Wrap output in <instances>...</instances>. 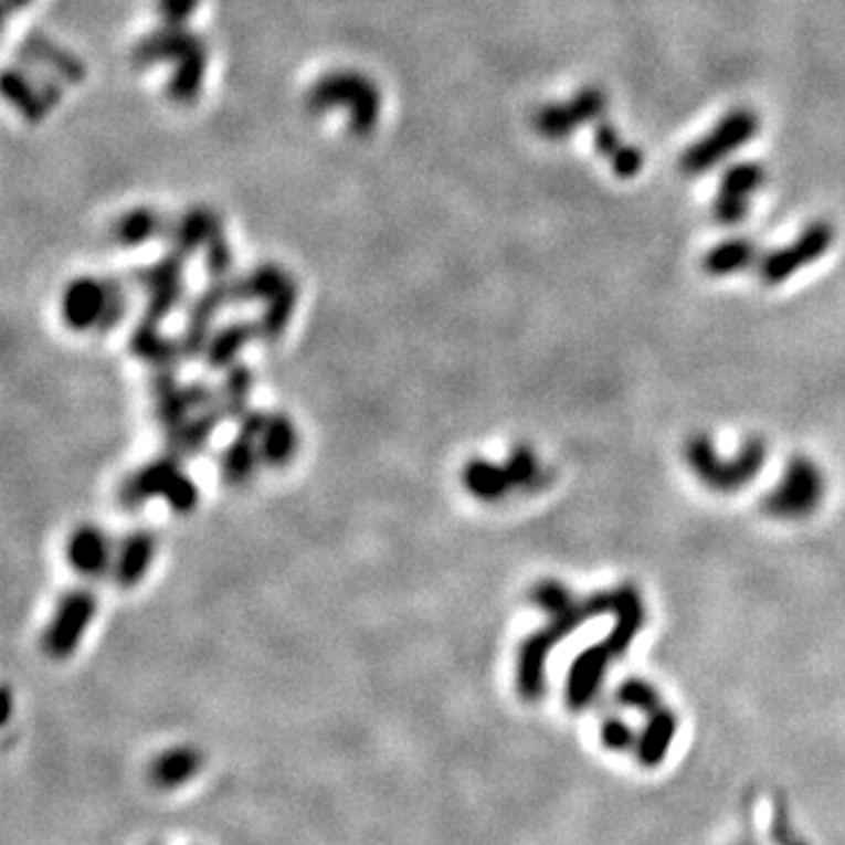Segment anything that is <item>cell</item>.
Listing matches in <instances>:
<instances>
[{
    "label": "cell",
    "instance_id": "obj_14",
    "mask_svg": "<svg viewBox=\"0 0 845 845\" xmlns=\"http://www.w3.org/2000/svg\"><path fill=\"white\" fill-rule=\"evenodd\" d=\"M757 256H759V252L754 247V242H749L744 237H732V240L717 244L714 250H709L703 266L709 275L723 277V275H732V273H740V271H747L749 266H754Z\"/></svg>",
    "mask_w": 845,
    "mask_h": 845
},
{
    "label": "cell",
    "instance_id": "obj_2",
    "mask_svg": "<svg viewBox=\"0 0 845 845\" xmlns=\"http://www.w3.org/2000/svg\"><path fill=\"white\" fill-rule=\"evenodd\" d=\"M615 615L613 630L601 644L590 646L578 655V661L571 665L569 682H567V703L571 709L588 707L604 684L609 667L620 655L632 646L634 636L644 627V601L642 594L632 585H623L613 590V609Z\"/></svg>",
    "mask_w": 845,
    "mask_h": 845
},
{
    "label": "cell",
    "instance_id": "obj_6",
    "mask_svg": "<svg viewBox=\"0 0 845 845\" xmlns=\"http://www.w3.org/2000/svg\"><path fill=\"white\" fill-rule=\"evenodd\" d=\"M832 242V223L815 221L807 225L794 242H789L784 247L763 256V261L759 263V275L765 285H782L784 279L796 275L801 268L811 266V263L830 252Z\"/></svg>",
    "mask_w": 845,
    "mask_h": 845
},
{
    "label": "cell",
    "instance_id": "obj_17",
    "mask_svg": "<svg viewBox=\"0 0 845 845\" xmlns=\"http://www.w3.org/2000/svg\"><path fill=\"white\" fill-rule=\"evenodd\" d=\"M296 435L287 421H273L263 432V456L271 463H285L294 454Z\"/></svg>",
    "mask_w": 845,
    "mask_h": 845
},
{
    "label": "cell",
    "instance_id": "obj_8",
    "mask_svg": "<svg viewBox=\"0 0 845 845\" xmlns=\"http://www.w3.org/2000/svg\"><path fill=\"white\" fill-rule=\"evenodd\" d=\"M765 172L759 162H740L726 169L714 198V219L723 225L740 223L749 212V200L763 186Z\"/></svg>",
    "mask_w": 845,
    "mask_h": 845
},
{
    "label": "cell",
    "instance_id": "obj_19",
    "mask_svg": "<svg viewBox=\"0 0 845 845\" xmlns=\"http://www.w3.org/2000/svg\"><path fill=\"white\" fill-rule=\"evenodd\" d=\"M601 742H604L606 749L625 751L627 747L636 744V738H634L632 728L625 721L609 719L604 726H601Z\"/></svg>",
    "mask_w": 845,
    "mask_h": 845
},
{
    "label": "cell",
    "instance_id": "obj_10",
    "mask_svg": "<svg viewBox=\"0 0 845 845\" xmlns=\"http://www.w3.org/2000/svg\"><path fill=\"white\" fill-rule=\"evenodd\" d=\"M92 611L94 604L87 594H73L64 601L60 617L54 620V625L47 632V646L54 655H64L78 644Z\"/></svg>",
    "mask_w": 845,
    "mask_h": 845
},
{
    "label": "cell",
    "instance_id": "obj_9",
    "mask_svg": "<svg viewBox=\"0 0 845 845\" xmlns=\"http://www.w3.org/2000/svg\"><path fill=\"white\" fill-rule=\"evenodd\" d=\"M606 94L599 87H582L575 92V97L567 104H554L540 110L538 129L548 139L571 137L580 125H588L604 116L606 110Z\"/></svg>",
    "mask_w": 845,
    "mask_h": 845
},
{
    "label": "cell",
    "instance_id": "obj_7",
    "mask_svg": "<svg viewBox=\"0 0 845 845\" xmlns=\"http://www.w3.org/2000/svg\"><path fill=\"white\" fill-rule=\"evenodd\" d=\"M465 486L473 492L477 498L484 500H496L505 496L510 488H526L540 482V467L536 456L529 448H519L515 451V456L510 463L498 467V465H488L482 461L469 463L465 467Z\"/></svg>",
    "mask_w": 845,
    "mask_h": 845
},
{
    "label": "cell",
    "instance_id": "obj_15",
    "mask_svg": "<svg viewBox=\"0 0 845 845\" xmlns=\"http://www.w3.org/2000/svg\"><path fill=\"white\" fill-rule=\"evenodd\" d=\"M106 540L99 531H81L71 540V563L83 573H99L106 563Z\"/></svg>",
    "mask_w": 845,
    "mask_h": 845
},
{
    "label": "cell",
    "instance_id": "obj_5",
    "mask_svg": "<svg viewBox=\"0 0 845 845\" xmlns=\"http://www.w3.org/2000/svg\"><path fill=\"white\" fill-rule=\"evenodd\" d=\"M824 498V475L811 458L796 456L786 465L778 486L763 498V510L778 519L813 515Z\"/></svg>",
    "mask_w": 845,
    "mask_h": 845
},
{
    "label": "cell",
    "instance_id": "obj_16",
    "mask_svg": "<svg viewBox=\"0 0 845 845\" xmlns=\"http://www.w3.org/2000/svg\"><path fill=\"white\" fill-rule=\"evenodd\" d=\"M615 700L625 707L644 711L646 717L663 707L661 695L644 679H625L615 690Z\"/></svg>",
    "mask_w": 845,
    "mask_h": 845
},
{
    "label": "cell",
    "instance_id": "obj_18",
    "mask_svg": "<svg viewBox=\"0 0 845 845\" xmlns=\"http://www.w3.org/2000/svg\"><path fill=\"white\" fill-rule=\"evenodd\" d=\"M154 554V540H148V536H135L125 548V554L120 559V578L123 580H135L144 573L148 557Z\"/></svg>",
    "mask_w": 845,
    "mask_h": 845
},
{
    "label": "cell",
    "instance_id": "obj_12",
    "mask_svg": "<svg viewBox=\"0 0 845 845\" xmlns=\"http://www.w3.org/2000/svg\"><path fill=\"white\" fill-rule=\"evenodd\" d=\"M594 146L599 150V156H604L613 172L620 179H632L644 167V154L636 146H630L623 141V137L617 135L615 127L609 123H599L594 127Z\"/></svg>",
    "mask_w": 845,
    "mask_h": 845
},
{
    "label": "cell",
    "instance_id": "obj_4",
    "mask_svg": "<svg viewBox=\"0 0 845 845\" xmlns=\"http://www.w3.org/2000/svg\"><path fill=\"white\" fill-rule=\"evenodd\" d=\"M759 131V118L749 108H732L719 120L709 135L695 141L682 156V169L690 177H698L717 167L730 154H736L740 146L751 141Z\"/></svg>",
    "mask_w": 845,
    "mask_h": 845
},
{
    "label": "cell",
    "instance_id": "obj_1",
    "mask_svg": "<svg viewBox=\"0 0 845 845\" xmlns=\"http://www.w3.org/2000/svg\"><path fill=\"white\" fill-rule=\"evenodd\" d=\"M534 604L548 613V625L531 634L519 648L517 688L526 703H536L545 693V667L548 655L590 617L611 613L613 592L575 596L557 580H540L531 592Z\"/></svg>",
    "mask_w": 845,
    "mask_h": 845
},
{
    "label": "cell",
    "instance_id": "obj_13",
    "mask_svg": "<svg viewBox=\"0 0 845 845\" xmlns=\"http://www.w3.org/2000/svg\"><path fill=\"white\" fill-rule=\"evenodd\" d=\"M202 757L196 749H169L150 763V782L160 789H177L198 775Z\"/></svg>",
    "mask_w": 845,
    "mask_h": 845
},
{
    "label": "cell",
    "instance_id": "obj_11",
    "mask_svg": "<svg viewBox=\"0 0 845 845\" xmlns=\"http://www.w3.org/2000/svg\"><path fill=\"white\" fill-rule=\"evenodd\" d=\"M676 728H679V719H676V714L669 711L667 707H661L651 714L646 728L642 730V736L636 738V744H634L636 759L642 761V765L653 768L665 761L667 751L674 742Z\"/></svg>",
    "mask_w": 845,
    "mask_h": 845
},
{
    "label": "cell",
    "instance_id": "obj_3",
    "mask_svg": "<svg viewBox=\"0 0 845 845\" xmlns=\"http://www.w3.org/2000/svg\"><path fill=\"white\" fill-rule=\"evenodd\" d=\"M686 461L711 492L736 494L751 479H757L765 461V446L761 440H751L738 451L736 458L723 461L711 440L707 435H698L686 444Z\"/></svg>",
    "mask_w": 845,
    "mask_h": 845
}]
</instances>
